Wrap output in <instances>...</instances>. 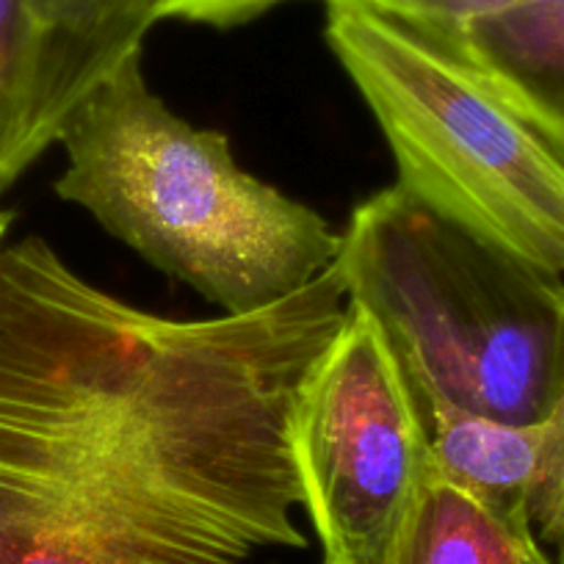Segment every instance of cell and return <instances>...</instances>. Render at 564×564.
Masks as SVG:
<instances>
[{
	"mask_svg": "<svg viewBox=\"0 0 564 564\" xmlns=\"http://www.w3.org/2000/svg\"><path fill=\"white\" fill-rule=\"evenodd\" d=\"M34 64L7 159L12 186L51 144L75 106L119 64L141 53L159 0H29Z\"/></svg>",
	"mask_w": 564,
	"mask_h": 564,
	"instance_id": "8992f818",
	"label": "cell"
},
{
	"mask_svg": "<svg viewBox=\"0 0 564 564\" xmlns=\"http://www.w3.org/2000/svg\"><path fill=\"white\" fill-rule=\"evenodd\" d=\"M64 203L221 313L263 311L329 269L340 232L236 161L227 133L177 117L141 53L119 64L58 130Z\"/></svg>",
	"mask_w": 564,
	"mask_h": 564,
	"instance_id": "7a4b0ae2",
	"label": "cell"
},
{
	"mask_svg": "<svg viewBox=\"0 0 564 564\" xmlns=\"http://www.w3.org/2000/svg\"><path fill=\"white\" fill-rule=\"evenodd\" d=\"M338 265L371 313L412 399L534 423L564 395V276L474 236L404 186L351 210Z\"/></svg>",
	"mask_w": 564,
	"mask_h": 564,
	"instance_id": "3957f363",
	"label": "cell"
},
{
	"mask_svg": "<svg viewBox=\"0 0 564 564\" xmlns=\"http://www.w3.org/2000/svg\"><path fill=\"white\" fill-rule=\"evenodd\" d=\"M338 260L254 313L166 318L40 236L0 247V564H247L305 547L294 423Z\"/></svg>",
	"mask_w": 564,
	"mask_h": 564,
	"instance_id": "6da1fadb",
	"label": "cell"
},
{
	"mask_svg": "<svg viewBox=\"0 0 564 564\" xmlns=\"http://www.w3.org/2000/svg\"><path fill=\"white\" fill-rule=\"evenodd\" d=\"M382 564H553V558L531 525L509 520L435 465Z\"/></svg>",
	"mask_w": 564,
	"mask_h": 564,
	"instance_id": "ba28073f",
	"label": "cell"
},
{
	"mask_svg": "<svg viewBox=\"0 0 564 564\" xmlns=\"http://www.w3.org/2000/svg\"><path fill=\"white\" fill-rule=\"evenodd\" d=\"M294 452L324 564H382L435 454L401 362L355 302L302 384Z\"/></svg>",
	"mask_w": 564,
	"mask_h": 564,
	"instance_id": "5b68a950",
	"label": "cell"
},
{
	"mask_svg": "<svg viewBox=\"0 0 564 564\" xmlns=\"http://www.w3.org/2000/svg\"><path fill=\"white\" fill-rule=\"evenodd\" d=\"M34 25L29 0H0V194L7 192V159L29 95Z\"/></svg>",
	"mask_w": 564,
	"mask_h": 564,
	"instance_id": "9c48e42d",
	"label": "cell"
},
{
	"mask_svg": "<svg viewBox=\"0 0 564 564\" xmlns=\"http://www.w3.org/2000/svg\"><path fill=\"white\" fill-rule=\"evenodd\" d=\"M280 3L289 0H159V20L232 29L271 12Z\"/></svg>",
	"mask_w": 564,
	"mask_h": 564,
	"instance_id": "8fae6325",
	"label": "cell"
},
{
	"mask_svg": "<svg viewBox=\"0 0 564 564\" xmlns=\"http://www.w3.org/2000/svg\"><path fill=\"white\" fill-rule=\"evenodd\" d=\"M366 3L426 23L432 29L457 31L474 20L512 12V9L531 7V3H542V0H366Z\"/></svg>",
	"mask_w": 564,
	"mask_h": 564,
	"instance_id": "30bf717a",
	"label": "cell"
},
{
	"mask_svg": "<svg viewBox=\"0 0 564 564\" xmlns=\"http://www.w3.org/2000/svg\"><path fill=\"white\" fill-rule=\"evenodd\" d=\"M9 227H12V214H9V210H0V247H3V238H7Z\"/></svg>",
	"mask_w": 564,
	"mask_h": 564,
	"instance_id": "7c38bea8",
	"label": "cell"
},
{
	"mask_svg": "<svg viewBox=\"0 0 564 564\" xmlns=\"http://www.w3.org/2000/svg\"><path fill=\"white\" fill-rule=\"evenodd\" d=\"M446 34L564 164V0L492 14Z\"/></svg>",
	"mask_w": 564,
	"mask_h": 564,
	"instance_id": "52a82bcc",
	"label": "cell"
},
{
	"mask_svg": "<svg viewBox=\"0 0 564 564\" xmlns=\"http://www.w3.org/2000/svg\"><path fill=\"white\" fill-rule=\"evenodd\" d=\"M324 36L388 141L395 183L564 276V164L454 36L366 0H327Z\"/></svg>",
	"mask_w": 564,
	"mask_h": 564,
	"instance_id": "277c9868",
	"label": "cell"
}]
</instances>
